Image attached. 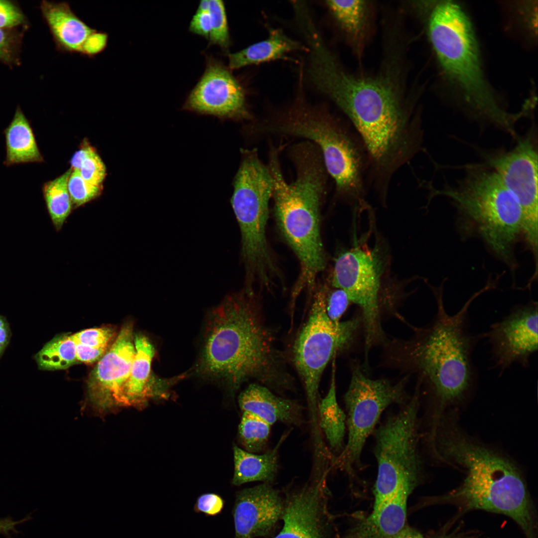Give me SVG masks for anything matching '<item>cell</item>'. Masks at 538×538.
Masks as SVG:
<instances>
[{"label":"cell","mask_w":538,"mask_h":538,"mask_svg":"<svg viewBox=\"0 0 538 538\" xmlns=\"http://www.w3.org/2000/svg\"><path fill=\"white\" fill-rule=\"evenodd\" d=\"M308 62L312 83L346 116L364 145L370 184L387 196L396 172L422 149L420 116L385 79L349 74L328 51L315 52Z\"/></svg>","instance_id":"6da1fadb"},{"label":"cell","mask_w":538,"mask_h":538,"mask_svg":"<svg viewBox=\"0 0 538 538\" xmlns=\"http://www.w3.org/2000/svg\"><path fill=\"white\" fill-rule=\"evenodd\" d=\"M253 289L228 296L208 316L197 372L232 392L251 380L282 396L293 379Z\"/></svg>","instance_id":"7a4b0ae2"},{"label":"cell","mask_w":538,"mask_h":538,"mask_svg":"<svg viewBox=\"0 0 538 538\" xmlns=\"http://www.w3.org/2000/svg\"><path fill=\"white\" fill-rule=\"evenodd\" d=\"M430 450L437 460L465 473L459 486L435 498L436 502L453 505L462 514L483 510L504 515L517 524L526 538H537L533 503L520 470L510 458L471 438L454 414L440 420Z\"/></svg>","instance_id":"3957f363"},{"label":"cell","mask_w":538,"mask_h":538,"mask_svg":"<svg viewBox=\"0 0 538 538\" xmlns=\"http://www.w3.org/2000/svg\"><path fill=\"white\" fill-rule=\"evenodd\" d=\"M280 149L270 147L267 165L272 179L277 225L300 264L299 278L293 292L297 296L304 287L311 288L317 275L325 268L320 209L328 174L318 147L303 140L288 148V155L296 171L295 180L288 183L280 166Z\"/></svg>","instance_id":"277c9868"},{"label":"cell","mask_w":538,"mask_h":538,"mask_svg":"<svg viewBox=\"0 0 538 538\" xmlns=\"http://www.w3.org/2000/svg\"><path fill=\"white\" fill-rule=\"evenodd\" d=\"M437 312L428 326L418 328L409 341L399 343L396 358L418 376V383L428 390L434 405L432 423L448 406L462 401L475 383L477 375L472 355L484 334L469 330L468 309L481 292L475 293L456 314L445 311L442 291L433 289Z\"/></svg>","instance_id":"5b68a950"},{"label":"cell","mask_w":538,"mask_h":538,"mask_svg":"<svg viewBox=\"0 0 538 538\" xmlns=\"http://www.w3.org/2000/svg\"><path fill=\"white\" fill-rule=\"evenodd\" d=\"M428 31L440 66L474 116L513 133L519 116L504 110L491 92L471 23L463 9L453 1L439 2L430 14Z\"/></svg>","instance_id":"8992f818"},{"label":"cell","mask_w":538,"mask_h":538,"mask_svg":"<svg viewBox=\"0 0 538 538\" xmlns=\"http://www.w3.org/2000/svg\"><path fill=\"white\" fill-rule=\"evenodd\" d=\"M466 167L465 176L455 186L437 189L430 182L423 186L429 199L442 195L451 199L490 248L512 265L513 247L522 233L520 205L492 169L482 164Z\"/></svg>","instance_id":"52a82bcc"},{"label":"cell","mask_w":538,"mask_h":538,"mask_svg":"<svg viewBox=\"0 0 538 538\" xmlns=\"http://www.w3.org/2000/svg\"><path fill=\"white\" fill-rule=\"evenodd\" d=\"M241 153L231 203L240 229L246 279L248 283L255 281L268 285L276 272L266 233L272 177L257 148L241 149Z\"/></svg>","instance_id":"ba28073f"},{"label":"cell","mask_w":538,"mask_h":538,"mask_svg":"<svg viewBox=\"0 0 538 538\" xmlns=\"http://www.w3.org/2000/svg\"><path fill=\"white\" fill-rule=\"evenodd\" d=\"M417 385L409 400L373 431L377 463L374 506L401 490L412 492L424 479L420 450V387Z\"/></svg>","instance_id":"9c48e42d"},{"label":"cell","mask_w":538,"mask_h":538,"mask_svg":"<svg viewBox=\"0 0 538 538\" xmlns=\"http://www.w3.org/2000/svg\"><path fill=\"white\" fill-rule=\"evenodd\" d=\"M328 287L315 291L306 322L299 331L292 349V361L302 383L312 423L317 422L320 380L326 366L352 342L360 319L334 322L326 312Z\"/></svg>","instance_id":"30bf717a"},{"label":"cell","mask_w":538,"mask_h":538,"mask_svg":"<svg viewBox=\"0 0 538 538\" xmlns=\"http://www.w3.org/2000/svg\"><path fill=\"white\" fill-rule=\"evenodd\" d=\"M351 374L344 398L348 440L334 462L350 477L362 468L361 459L365 444L383 411L393 404H404L410 398L405 391L406 378L397 383L384 379H372L358 365L353 366Z\"/></svg>","instance_id":"8fae6325"},{"label":"cell","mask_w":538,"mask_h":538,"mask_svg":"<svg viewBox=\"0 0 538 538\" xmlns=\"http://www.w3.org/2000/svg\"><path fill=\"white\" fill-rule=\"evenodd\" d=\"M377 248L359 246L341 252L336 258L332 286L344 290L350 302L361 309L366 357L376 343L383 339L380 321L381 280L384 263Z\"/></svg>","instance_id":"7c38bea8"},{"label":"cell","mask_w":538,"mask_h":538,"mask_svg":"<svg viewBox=\"0 0 538 538\" xmlns=\"http://www.w3.org/2000/svg\"><path fill=\"white\" fill-rule=\"evenodd\" d=\"M482 155L484 164L499 177L517 199L522 212V233L536 259L538 255V153L532 132L508 151Z\"/></svg>","instance_id":"4fadbf2b"},{"label":"cell","mask_w":538,"mask_h":538,"mask_svg":"<svg viewBox=\"0 0 538 538\" xmlns=\"http://www.w3.org/2000/svg\"><path fill=\"white\" fill-rule=\"evenodd\" d=\"M204 71L183 109L223 120L253 121L244 88L231 70L212 56H207Z\"/></svg>","instance_id":"5bb4252c"},{"label":"cell","mask_w":538,"mask_h":538,"mask_svg":"<svg viewBox=\"0 0 538 538\" xmlns=\"http://www.w3.org/2000/svg\"><path fill=\"white\" fill-rule=\"evenodd\" d=\"M317 474L286 492L283 527L274 538H334L327 505L328 472Z\"/></svg>","instance_id":"9a60e30c"},{"label":"cell","mask_w":538,"mask_h":538,"mask_svg":"<svg viewBox=\"0 0 538 538\" xmlns=\"http://www.w3.org/2000/svg\"><path fill=\"white\" fill-rule=\"evenodd\" d=\"M538 315L537 303L517 307L484 334L494 366L501 374L513 364L529 366L538 350Z\"/></svg>","instance_id":"2e32d148"},{"label":"cell","mask_w":538,"mask_h":538,"mask_svg":"<svg viewBox=\"0 0 538 538\" xmlns=\"http://www.w3.org/2000/svg\"><path fill=\"white\" fill-rule=\"evenodd\" d=\"M133 325L126 323L88 380L92 402L101 406L125 404L124 390L135 354Z\"/></svg>","instance_id":"e0dca14e"},{"label":"cell","mask_w":538,"mask_h":538,"mask_svg":"<svg viewBox=\"0 0 538 538\" xmlns=\"http://www.w3.org/2000/svg\"><path fill=\"white\" fill-rule=\"evenodd\" d=\"M284 499L270 484L245 488L236 495L233 511L234 538L265 536L281 519Z\"/></svg>","instance_id":"ac0fdd59"},{"label":"cell","mask_w":538,"mask_h":538,"mask_svg":"<svg viewBox=\"0 0 538 538\" xmlns=\"http://www.w3.org/2000/svg\"><path fill=\"white\" fill-rule=\"evenodd\" d=\"M243 411L253 413L270 425L281 422L298 428L305 424L304 407L296 400L275 395L257 383L250 384L238 397Z\"/></svg>","instance_id":"d6986e66"},{"label":"cell","mask_w":538,"mask_h":538,"mask_svg":"<svg viewBox=\"0 0 538 538\" xmlns=\"http://www.w3.org/2000/svg\"><path fill=\"white\" fill-rule=\"evenodd\" d=\"M40 7L56 50L80 54L84 42L95 29L79 17L66 1H43Z\"/></svg>","instance_id":"ffe728a7"},{"label":"cell","mask_w":538,"mask_h":538,"mask_svg":"<svg viewBox=\"0 0 538 538\" xmlns=\"http://www.w3.org/2000/svg\"><path fill=\"white\" fill-rule=\"evenodd\" d=\"M411 493L401 490L374 506L371 514L358 522L346 538H393L405 526L407 501Z\"/></svg>","instance_id":"44dd1931"},{"label":"cell","mask_w":538,"mask_h":538,"mask_svg":"<svg viewBox=\"0 0 538 538\" xmlns=\"http://www.w3.org/2000/svg\"><path fill=\"white\" fill-rule=\"evenodd\" d=\"M135 354L129 377L124 390L125 404L141 403L149 398L160 395L161 386L152 379L151 364L155 349L145 335H134Z\"/></svg>","instance_id":"7402d4cb"},{"label":"cell","mask_w":538,"mask_h":538,"mask_svg":"<svg viewBox=\"0 0 538 538\" xmlns=\"http://www.w3.org/2000/svg\"><path fill=\"white\" fill-rule=\"evenodd\" d=\"M288 434V432L283 434L273 448L261 454L249 452L234 444V472L232 484L240 486L254 481L272 483L278 471L279 449Z\"/></svg>","instance_id":"603a6c76"},{"label":"cell","mask_w":538,"mask_h":538,"mask_svg":"<svg viewBox=\"0 0 538 538\" xmlns=\"http://www.w3.org/2000/svg\"><path fill=\"white\" fill-rule=\"evenodd\" d=\"M298 41L279 28H270L268 38L236 52L228 54V68L231 70L282 59L287 54L304 49Z\"/></svg>","instance_id":"cb8c5ba5"},{"label":"cell","mask_w":538,"mask_h":538,"mask_svg":"<svg viewBox=\"0 0 538 538\" xmlns=\"http://www.w3.org/2000/svg\"><path fill=\"white\" fill-rule=\"evenodd\" d=\"M3 134L6 149L4 165L44 161L31 124L19 107Z\"/></svg>","instance_id":"d4e9b609"},{"label":"cell","mask_w":538,"mask_h":538,"mask_svg":"<svg viewBox=\"0 0 538 538\" xmlns=\"http://www.w3.org/2000/svg\"><path fill=\"white\" fill-rule=\"evenodd\" d=\"M334 362V359L330 386L326 396L319 401L317 418L319 429L322 431L330 450L336 455V459L345 447L346 414L337 400Z\"/></svg>","instance_id":"484cf974"},{"label":"cell","mask_w":538,"mask_h":538,"mask_svg":"<svg viewBox=\"0 0 538 538\" xmlns=\"http://www.w3.org/2000/svg\"><path fill=\"white\" fill-rule=\"evenodd\" d=\"M326 4L338 24L354 45L364 40L367 29L369 9L364 0H326Z\"/></svg>","instance_id":"4316f807"},{"label":"cell","mask_w":538,"mask_h":538,"mask_svg":"<svg viewBox=\"0 0 538 538\" xmlns=\"http://www.w3.org/2000/svg\"><path fill=\"white\" fill-rule=\"evenodd\" d=\"M38 368L44 371L66 369L78 361L73 334L57 335L34 355Z\"/></svg>","instance_id":"83f0119b"},{"label":"cell","mask_w":538,"mask_h":538,"mask_svg":"<svg viewBox=\"0 0 538 538\" xmlns=\"http://www.w3.org/2000/svg\"><path fill=\"white\" fill-rule=\"evenodd\" d=\"M71 168L53 180L43 184L42 191L46 207L57 232L62 228L70 215L73 206L68 189Z\"/></svg>","instance_id":"f1b7e54d"},{"label":"cell","mask_w":538,"mask_h":538,"mask_svg":"<svg viewBox=\"0 0 538 538\" xmlns=\"http://www.w3.org/2000/svg\"><path fill=\"white\" fill-rule=\"evenodd\" d=\"M271 425L257 415L243 411L238 436L243 449L253 453L264 451L269 441Z\"/></svg>","instance_id":"f546056e"},{"label":"cell","mask_w":538,"mask_h":538,"mask_svg":"<svg viewBox=\"0 0 538 538\" xmlns=\"http://www.w3.org/2000/svg\"><path fill=\"white\" fill-rule=\"evenodd\" d=\"M209 11L211 19L209 43L227 49L230 44V38L224 1L221 0H209Z\"/></svg>","instance_id":"4dcf8cb0"},{"label":"cell","mask_w":538,"mask_h":538,"mask_svg":"<svg viewBox=\"0 0 538 538\" xmlns=\"http://www.w3.org/2000/svg\"><path fill=\"white\" fill-rule=\"evenodd\" d=\"M103 188V186H95L85 181L78 170H72L68 181V189L73 209L97 198L101 194Z\"/></svg>","instance_id":"1f68e13d"},{"label":"cell","mask_w":538,"mask_h":538,"mask_svg":"<svg viewBox=\"0 0 538 538\" xmlns=\"http://www.w3.org/2000/svg\"><path fill=\"white\" fill-rule=\"evenodd\" d=\"M117 333L115 328L103 326L85 329L73 334L77 344L94 348L109 350Z\"/></svg>","instance_id":"d6a6232c"},{"label":"cell","mask_w":538,"mask_h":538,"mask_svg":"<svg viewBox=\"0 0 538 538\" xmlns=\"http://www.w3.org/2000/svg\"><path fill=\"white\" fill-rule=\"evenodd\" d=\"M82 177L88 183L103 186L107 175L106 166L96 149L83 160L78 170Z\"/></svg>","instance_id":"836d02e7"},{"label":"cell","mask_w":538,"mask_h":538,"mask_svg":"<svg viewBox=\"0 0 538 538\" xmlns=\"http://www.w3.org/2000/svg\"><path fill=\"white\" fill-rule=\"evenodd\" d=\"M350 301L342 289L333 287L328 288L326 301V312L329 318L334 322H338L346 311Z\"/></svg>","instance_id":"e575fe53"},{"label":"cell","mask_w":538,"mask_h":538,"mask_svg":"<svg viewBox=\"0 0 538 538\" xmlns=\"http://www.w3.org/2000/svg\"><path fill=\"white\" fill-rule=\"evenodd\" d=\"M109 35L107 33L95 29L87 38L81 49L82 56L93 58L107 48Z\"/></svg>","instance_id":"d590c367"},{"label":"cell","mask_w":538,"mask_h":538,"mask_svg":"<svg viewBox=\"0 0 538 538\" xmlns=\"http://www.w3.org/2000/svg\"><path fill=\"white\" fill-rule=\"evenodd\" d=\"M23 14L12 2L0 0V28L10 29L23 24Z\"/></svg>","instance_id":"8d00e7d4"},{"label":"cell","mask_w":538,"mask_h":538,"mask_svg":"<svg viewBox=\"0 0 538 538\" xmlns=\"http://www.w3.org/2000/svg\"><path fill=\"white\" fill-rule=\"evenodd\" d=\"M224 505V502L219 495L214 493H206L198 498L194 509L196 512L203 513L208 516H215L222 511Z\"/></svg>","instance_id":"74e56055"},{"label":"cell","mask_w":538,"mask_h":538,"mask_svg":"<svg viewBox=\"0 0 538 538\" xmlns=\"http://www.w3.org/2000/svg\"><path fill=\"white\" fill-rule=\"evenodd\" d=\"M15 36L8 29L0 28V60L11 62L15 56Z\"/></svg>","instance_id":"f35d334b"},{"label":"cell","mask_w":538,"mask_h":538,"mask_svg":"<svg viewBox=\"0 0 538 538\" xmlns=\"http://www.w3.org/2000/svg\"><path fill=\"white\" fill-rule=\"evenodd\" d=\"M189 30L209 40L211 30V19L209 11L196 10L190 20Z\"/></svg>","instance_id":"ab89813d"},{"label":"cell","mask_w":538,"mask_h":538,"mask_svg":"<svg viewBox=\"0 0 538 538\" xmlns=\"http://www.w3.org/2000/svg\"><path fill=\"white\" fill-rule=\"evenodd\" d=\"M108 350L90 347L76 343V354L78 362L92 363L98 361Z\"/></svg>","instance_id":"60d3db41"},{"label":"cell","mask_w":538,"mask_h":538,"mask_svg":"<svg viewBox=\"0 0 538 538\" xmlns=\"http://www.w3.org/2000/svg\"><path fill=\"white\" fill-rule=\"evenodd\" d=\"M393 538H425L420 533L415 530L405 525L404 528ZM439 538H478L472 534L453 532L450 534L442 535Z\"/></svg>","instance_id":"b9f144b4"},{"label":"cell","mask_w":538,"mask_h":538,"mask_svg":"<svg viewBox=\"0 0 538 538\" xmlns=\"http://www.w3.org/2000/svg\"><path fill=\"white\" fill-rule=\"evenodd\" d=\"M32 519L31 514H29L23 519L15 521L10 517L0 518V535L6 538H11V535L19 533L16 528L17 525L28 521Z\"/></svg>","instance_id":"7bdbcfd3"},{"label":"cell","mask_w":538,"mask_h":538,"mask_svg":"<svg viewBox=\"0 0 538 538\" xmlns=\"http://www.w3.org/2000/svg\"><path fill=\"white\" fill-rule=\"evenodd\" d=\"M94 149L87 140H84L80 148L74 153L71 159V170H79L83 160Z\"/></svg>","instance_id":"ee69618b"},{"label":"cell","mask_w":538,"mask_h":538,"mask_svg":"<svg viewBox=\"0 0 538 538\" xmlns=\"http://www.w3.org/2000/svg\"><path fill=\"white\" fill-rule=\"evenodd\" d=\"M12 333L6 318L0 314V359L8 346Z\"/></svg>","instance_id":"f6af8a7d"},{"label":"cell","mask_w":538,"mask_h":538,"mask_svg":"<svg viewBox=\"0 0 538 538\" xmlns=\"http://www.w3.org/2000/svg\"><path fill=\"white\" fill-rule=\"evenodd\" d=\"M209 0H201L198 4L197 11L203 12L209 11Z\"/></svg>","instance_id":"bcb514c9"}]
</instances>
